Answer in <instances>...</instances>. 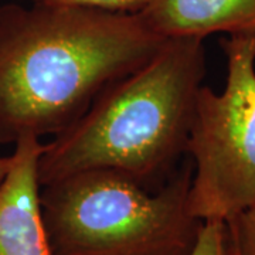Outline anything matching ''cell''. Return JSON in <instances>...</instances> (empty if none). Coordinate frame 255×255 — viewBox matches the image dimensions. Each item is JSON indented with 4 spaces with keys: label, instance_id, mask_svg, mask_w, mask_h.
Segmentation results:
<instances>
[{
    "label": "cell",
    "instance_id": "1",
    "mask_svg": "<svg viewBox=\"0 0 255 255\" xmlns=\"http://www.w3.org/2000/svg\"><path fill=\"white\" fill-rule=\"evenodd\" d=\"M164 41L139 13L0 6V143L61 133Z\"/></svg>",
    "mask_w": 255,
    "mask_h": 255
},
{
    "label": "cell",
    "instance_id": "2",
    "mask_svg": "<svg viewBox=\"0 0 255 255\" xmlns=\"http://www.w3.org/2000/svg\"><path fill=\"white\" fill-rule=\"evenodd\" d=\"M204 74L203 38H166L47 142L38 159L40 186L91 169L118 170L150 190L163 186L186 153Z\"/></svg>",
    "mask_w": 255,
    "mask_h": 255
},
{
    "label": "cell",
    "instance_id": "3",
    "mask_svg": "<svg viewBox=\"0 0 255 255\" xmlns=\"http://www.w3.org/2000/svg\"><path fill=\"white\" fill-rule=\"evenodd\" d=\"M190 159L162 187L91 169L41 186L54 255H190L203 221L191 216Z\"/></svg>",
    "mask_w": 255,
    "mask_h": 255
},
{
    "label": "cell",
    "instance_id": "4",
    "mask_svg": "<svg viewBox=\"0 0 255 255\" xmlns=\"http://www.w3.org/2000/svg\"><path fill=\"white\" fill-rule=\"evenodd\" d=\"M224 91L201 85L186 153L193 162L191 216L231 221L255 203V31L220 40Z\"/></svg>",
    "mask_w": 255,
    "mask_h": 255
},
{
    "label": "cell",
    "instance_id": "5",
    "mask_svg": "<svg viewBox=\"0 0 255 255\" xmlns=\"http://www.w3.org/2000/svg\"><path fill=\"white\" fill-rule=\"evenodd\" d=\"M0 184V255H54L41 210L38 159L46 143L20 137Z\"/></svg>",
    "mask_w": 255,
    "mask_h": 255
},
{
    "label": "cell",
    "instance_id": "6",
    "mask_svg": "<svg viewBox=\"0 0 255 255\" xmlns=\"http://www.w3.org/2000/svg\"><path fill=\"white\" fill-rule=\"evenodd\" d=\"M139 14L163 38L255 31V0H149Z\"/></svg>",
    "mask_w": 255,
    "mask_h": 255
},
{
    "label": "cell",
    "instance_id": "7",
    "mask_svg": "<svg viewBox=\"0 0 255 255\" xmlns=\"http://www.w3.org/2000/svg\"><path fill=\"white\" fill-rule=\"evenodd\" d=\"M190 255H233V241L228 223L203 221Z\"/></svg>",
    "mask_w": 255,
    "mask_h": 255
},
{
    "label": "cell",
    "instance_id": "8",
    "mask_svg": "<svg viewBox=\"0 0 255 255\" xmlns=\"http://www.w3.org/2000/svg\"><path fill=\"white\" fill-rule=\"evenodd\" d=\"M33 3L47 6L81 7L114 11V13H140L149 0H31Z\"/></svg>",
    "mask_w": 255,
    "mask_h": 255
},
{
    "label": "cell",
    "instance_id": "9",
    "mask_svg": "<svg viewBox=\"0 0 255 255\" xmlns=\"http://www.w3.org/2000/svg\"><path fill=\"white\" fill-rule=\"evenodd\" d=\"M237 255H255V203L228 221Z\"/></svg>",
    "mask_w": 255,
    "mask_h": 255
},
{
    "label": "cell",
    "instance_id": "10",
    "mask_svg": "<svg viewBox=\"0 0 255 255\" xmlns=\"http://www.w3.org/2000/svg\"><path fill=\"white\" fill-rule=\"evenodd\" d=\"M10 166H11V155L6 156V157H0V184L4 180Z\"/></svg>",
    "mask_w": 255,
    "mask_h": 255
},
{
    "label": "cell",
    "instance_id": "11",
    "mask_svg": "<svg viewBox=\"0 0 255 255\" xmlns=\"http://www.w3.org/2000/svg\"><path fill=\"white\" fill-rule=\"evenodd\" d=\"M233 255H237V251H236V247H234V243H233Z\"/></svg>",
    "mask_w": 255,
    "mask_h": 255
}]
</instances>
